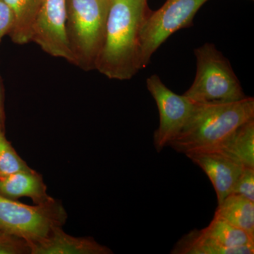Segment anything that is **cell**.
<instances>
[{"mask_svg":"<svg viewBox=\"0 0 254 254\" xmlns=\"http://www.w3.org/2000/svg\"><path fill=\"white\" fill-rule=\"evenodd\" d=\"M0 254H31V247L24 239L0 230Z\"/></svg>","mask_w":254,"mask_h":254,"instance_id":"ac0fdd59","label":"cell"},{"mask_svg":"<svg viewBox=\"0 0 254 254\" xmlns=\"http://www.w3.org/2000/svg\"><path fill=\"white\" fill-rule=\"evenodd\" d=\"M254 120V99L219 104L195 103L190 118L168 146L178 153L213 150L237 128Z\"/></svg>","mask_w":254,"mask_h":254,"instance_id":"7a4b0ae2","label":"cell"},{"mask_svg":"<svg viewBox=\"0 0 254 254\" xmlns=\"http://www.w3.org/2000/svg\"><path fill=\"white\" fill-rule=\"evenodd\" d=\"M213 150L221 152L244 167L254 168V120L239 127Z\"/></svg>","mask_w":254,"mask_h":254,"instance_id":"7c38bea8","label":"cell"},{"mask_svg":"<svg viewBox=\"0 0 254 254\" xmlns=\"http://www.w3.org/2000/svg\"><path fill=\"white\" fill-rule=\"evenodd\" d=\"M185 155L208 177L215 189L218 205L231 194L243 165L218 150H194Z\"/></svg>","mask_w":254,"mask_h":254,"instance_id":"9c48e42d","label":"cell"},{"mask_svg":"<svg viewBox=\"0 0 254 254\" xmlns=\"http://www.w3.org/2000/svg\"><path fill=\"white\" fill-rule=\"evenodd\" d=\"M202 231L220 245L228 248L254 247V239L247 232L216 215L214 216L208 226L203 229Z\"/></svg>","mask_w":254,"mask_h":254,"instance_id":"2e32d148","label":"cell"},{"mask_svg":"<svg viewBox=\"0 0 254 254\" xmlns=\"http://www.w3.org/2000/svg\"><path fill=\"white\" fill-rule=\"evenodd\" d=\"M0 195L17 200L26 197L34 204H42L53 199L41 174L31 169L0 176Z\"/></svg>","mask_w":254,"mask_h":254,"instance_id":"8fae6325","label":"cell"},{"mask_svg":"<svg viewBox=\"0 0 254 254\" xmlns=\"http://www.w3.org/2000/svg\"><path fill=\"white\" fill-rule=\"evenodd\" d=\"M194 53L196 75L185 96L198 104L233 103L247 97L230 62L213 44L205 43Z\"/></svg>","mask_w":254,"mask_h":254,"instance_id":"277c9868","label":"cell"},{"mask_svg":"<svg viewBox=\"0 0 254 254\" xmlns=\"http://www.w3.org/2000/svg\"><path fill=\"white\" fill-rule=\"evenodd\" d=\"M14 16L9 33L11 41L18 45L31 42L32 28L42 0H5Z\"/></svg>","mask_w":254,"mask_h":254,"instance_id":"9a60e30c","label":"cell"},{"mask_svg":"<svg viewBox=\"0 0 254 254\" xmlns=\"http://www.w3.org/2000/svg\"><path fill=\"white\" fill-rule=\"evenodd\" d=\"M66 21V0H42L32 28L31 41L51 56L73 64Z\"/></svg>","mask_w":254,"mask_h":254,"instance_id":"ba28073f","label":"cell"},{"mask_svg":"<svg viewBox=\"0 0 254 254\" xmlns=\"http://www.w3.org/2000/svg\"><path fill=\"white\" fill-rule=\"evenodd\" d=\"M14 23V16L5 0H0V42L6 34H9Z\"/></svg>","mask_w":254,"mask_h":254,"instance_id":"ffe728a7","label":"cell"},{"mask_svg":"<svg viewBox=\"0 0 254 254\" xmlns=\"http://www.w3.org/2000/svg\"><path fill=\"white\" fill-rule=\"evenodd\" d=\"M68 215L61 202L53 198L30 205L0 195V230L21 237L29 245L44 239L58 227H63Z\"/></svg>","mask_w":254,"mask_h":254,"instance_id":"5b68a950","label":"cell"},{"mask_svg":"<svg viewBox=\"0 0 254 254\" xmlns=\"http://www.w3.org/2000/svg\"><path fill=\"white\" fill-rule=\"evenodd\" d=\"M150 12L147 0H110L95 69L120 81L131 79L141 69V31Z\"/></svg>","mask_w":254,"mask_h":254,"instance_id":"6da1fadb","label":"cell"},{"mask_svg":"<svg viewBox=\"0 0 254 254\" xmlns=\"http://www.w3.org/2000/svg\"><path fill=\"white\" fill-rule=\"evenodd\" d=\"M215 215L247 232L254 239V203L242 195H227L218 205Z\"/></svg>","mask_w":254,"mask_h":254,"instance_id":"5bb4252c","label":"cell"},{"mask_svg":"<svg viewBox=\"0 0 254 254\" xmlns=\"http://www.w3.org/2000/svg\"><path fill=\"white\" fill-rule=\"evenodd\" d=\"M4 96H3L2 86L0 80V124L3 126H4Z\"/></svg>","mask_w":254,"mask_h":254,"instance_id":"44dd1931","label":"cell"},{"mask_svg":"<svg viewBox=\"0 0 254 254\" xmlns=\"http://www.w3.org/2000/svg\"><path fill=\"white\" fill-rule=\"evenodd\" d=\"M146 83L160 115V125L153 136L155 150L160 153L186 125L195 103L185 95H177L169 89L158 75L150 76Z\"/></svg>","mask_w":254,"mask_h":254,"instance_id":"52a82bcc","label":"cell"},{"mask_svg":"<svg viewBox=\"0 0 254 254\" xmlns=\"http://www.w3.org/2000/svg\"><path fill=\"white\" fill-rule=\"evenodd\" d=\"M254 247L232 249L224 247L205 235L202 230H194L182 237L175 245L173 254H253Z\"/></svg>","mask_w":254,"mask_h":254,"instance_id":"4fadbf2b","label":"cell"},{"mask_svg":"<svg viewBox=\"0 0 254 254\" xmlns=\"http://www.w3.org/2000/svg\"><path fill=\"white\" fill-rule=\"evenodd\" d=\"M232 193L242 195L254 203V168L244 167Z\"/></svg>","mask_w":254,"mask_h":254,"instance_id":"d6986e66","label":"cell"},{"mask_svg":"<svg viewBox=\"0 0 254 254\" xmlns=\"http://www.w3.org/2000/svg\"><path fill=\"white\" fill-rule=\"evenodd\" d=\"M208 0H167L161 8L151 11L141 31L142 68L153 53L175 32L190 27L198 9Z\"/></svg>","mask_w":254,"mask_h":254,"instance_id":"8992f818","label":"cell"},{"mask_svg":"<svg viewBox=\"0 0 254 254\" xmlns=\"http://www.w3.org/2000/svg\"><path fill=\"white\" fill-rule=\"evenodd\" d=\"M31 169L8 141L4 126L0 124V176Z\"/></svg>","mask_w":254,"mask_h":254,"instance_id":"e0dca14e","label":"cell"},{"mask_svg":"<svg viewBox=\"0 0 254 254\" xmlns=\"http://www.w3.org/2000/svg\"><path fill=\"white\" fill-rule=\"evenodd\" d=\"M31 254H112L113 251L92 237H77L55 227L43 240L30 245Z\"/></svg>","mask_w":254,"mask_h":254,"instance_id":"30bf717a","label":"cell"},{"mask_svg":"<svg viewBox=\"0 0 254 254\" xmlns=\"http://www.w3.org/2000/svg\"><path fill=\"white\" fill-rule=\"evenodd\" d=\"M110 0H66V32L73 64L95 69L104 43Z\"/></svg>","mask_w":254,"mask_h":254,"instance_id":"3957f363","label":"cell"}]
</instances>
